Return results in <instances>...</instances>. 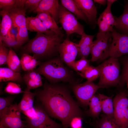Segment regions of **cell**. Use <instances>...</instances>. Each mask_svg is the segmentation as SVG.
<instances>
[{"label": "cell", "instance_id": "e575fe53", "mask_svg": "<svg viewBox=\"0 0 128 128\" xmlns=\"http://www.w3.org/2000/svg\"><path fill=\"white\" fill-rule=\"evenodd\" d=\"M128 81V57L124 61L119 84L123 86Z\"/></svg>", "mask_w": 128, "mask_h": 128}, {"label": "cell", "instance_id": "60d3db41", "mask_svg": "<svg viewBox=\"0 0 128 128\" xmlns=\"http://www.w3.org/2000/svg\"><path fill=\"white\" fill-rule=\"evenodd\" d=\"M40 75L34 69L27 72L24 76L36 82H42V78Z\"/></svg>", "mask_w": 128, "mask_h": 128}, {"label": "cell", "instance_id": "f6af8a7d", "mask_svg": "<svg viewBox=\"0 0 128 128\" xmlns=\"http://www.w3.org/2000/svg\"><path fill=\"white\" fill-rule=\"evenodd\" d=\"M126 83H127V87L128 88V81Z\"/></svg>", "mask_w": 128, "mask_h": 128}, {"label": "cell", "instance_id": "d590c367", "mask_svg": "<svg viewBox=\"0 0 128 128\" xmlns=\"http://www.w3.org/2000/svg\"><path fill=\"white\" fill-rule=\"evenodd\" d=\"M97 24L99 27L98 32H112L114 30L113 27L109 25L100 16L97 21Z\"/></svg>", "mask_w": 128, "mask_h": 128}, {"label": "cell", "instance_id": "52a82bcc", "mask_svg": "<svg viewBox=\"0 0 128 128\" xmlns=\"http://www.w3.org/2000/svg\"><path fill=\"white\" fill-rule=\"evenodd\" d=\"M112 37L111 32H98L96 39L93 41L91 51V60L94 62L104 60L109 57L110 41Z\"/></svg>", "mask_w": 128, "mask_h": 128}, {"label": "cell", "instance_id": "484cf974", "mask_svg": "<svg viewBox=\"0 0 128 128\" xmlns=\"http://www.w3.org/2000/svg\"><path fill=\"white\" fill-rule=\"evenodd\" d=\"M88 105L89 109L87 113L92 117L97 118L102 111L100 100L98 95L95 94L90 101Z\"/></svg>", "mask_w": 128, "mask_h": 128}, {"label": "cell", "instance_id": "f1b7e54d", "mask_svg": "<svg viewBox=\"0 0 128 128\" xmlns=\"http://www.w3.org/2000/svg\"><path fill=\"white\" fill-rule=\"evenodd\" d=\"M116 0H107V6L100 16L109 25L113 27L115 24V17L113 15L111 10L112 4L117 1Z\"/></svg>", "mask_w": 128, "mask_h": 128}, {"label": "cell", "instance_id": "d6a6232c", "mask_svg": "<svg viewBox=\"0 0 128 128\" xmlns=\"http://www.w3.org/2000/svg\"><path fill=\"white\" fill-rule=\"evenodd\" d=\"M4 91L5 93L11 95H15L21 93H23L20 86L14 82H9L4 88Z\"/></svg>", "mask_w": 128, "mask_h": 128}, {"label": "cell", "instance_id": "7402d4cb", "mask_svg": "<svg viewBox=\"0 0 128 128\" xmlns=\"http://www.w3.org/2000/svg\"><path fill=\"white\" fill-rule=\"evenodd\" d=\"M101 103L102 111L106 115L114 118L113 99L111 97L98 93Z\"/></svg>", "mask_w": 128, "mask_h": 128}, {"label": "cell", "instance_id": "1f68e13d", "mask_svg": "<svg viewBox=\"0 0 128 128\" xmlns=\"http://www.w3.org/2000/svg\"><path fill=\"white\" fill-rule=\"evenodd\" d=\"M16 95H11L6 97H0V117L12 104L16 97Z\"/></svg>", "mask_w": 128, "mask_h": 128}, {"label": "cell", "instance_id": "ac0fdd59", "mask_svg": "<svg viewBox=\"0 0 128 128\" xmlns=\"http://www.w3.org/2000/svg\"><path fill=\"white\" fill-rule=\"evenodd\" d=\"M26 27L31 32L43 33L46 34L55 33L47 28L42 21L37 17H28L26 18Z\"/></svg>", "mask_w": 128, "mask_h": 128}, {"label": "cell", "instance_id": "ba28073f", "mask_svg": "<svg viewBox=\"0 0 128 128\" xmlns=\"http://www.w3.org/2000/svg\"><path fill=\"white\" fill-rule=\"evenodd\" d=\"M113 102L114 118L123 128H128V98L126 92L118 93Z\"/></svg>", "mask_w": 128, "mask_h": 128}, {"label": "cell", "instance_id": "44dd1931", "mask_svg": "<svg viewBox=\"0 0 128 128\" xmlns=\"http://www.w3.org/2000/svg\"><path fill=\"white\" fill-rule=\"evenodd\" d=\"M61 5L74 15L78 19L82 20L88 23L87 19L74 0H61Z\"/></svg>", "mask_w": 128, "mask_h": 128}, {"label": "cell", "instance_id": "5bb4252c", "mask_svg": "<svg viewBox=\"0 0 128 128\" xmlns=\"http://www.w3.org/2000/svg\"><path fill=\"white\" fill-rule=\"evenodd\" d=\"M59 4L57 0H41L34 12H44L52 17L57 23L59 22Z\"/></svg>", "mask_w": 128, "mask_h": 128}, {"label": "cell", "instance_id": "3957f363", "mask_svg": "<svg viewBox=\"0 0 128 128\" xmlns=\"http://www.w3.org/2000/svg\"><path fill=\"white\" fill-rule=\"evenodd\" d=\"M63 63L60 58H54L41 63L35 70L52 82H71L73 81L72 73Z\"/></svg>", "mask_w": 128, "mask_h": 128}, {"label": "cell", "instance_id": "7c38bea8", "mask_svg": "<svg viewBox=\"0 0 128 128\" xmlns=\"http://www.w3.org/2000/svg\"><path fill=\"white\" fill-rule=\"evenodd\" d=\"M58 52L62 62L73 69L75 59L78 54L77 44L71 41L67 37L60 44Z\"/></svg>", "mask_w": 128, "mask_h": 128}, {"label": "cell", "instance_id": "8992f818", "mask_svg": "<svg viewBox=\"0 0 128 128\" xmlns=\"http://www.w3.org/2000/svg\"><path fill=\"white\" fill-rule=\"evenodd\" d=\"M59 22L65 31L67 38L74 33L81 36L84 32L83 26L75 16L61 4L59 5Z\"/></svg>", "mask_w": 128, "mask_h": 128}, {"label": "cell", "instance_id": "7bdbcfd3", "mask_svg": "<svg viewBox=\"0 0 128 128\" xmlns=\"http://www.w3.org/2000/svg\"><path fill=\"white\" fill-rule=\"evenodd\" d=\"M22 113L26 117V118L31 119L36 114V110L35 107L33 106L23 111Z\"/></svg>", "mask_w": 128, "mask_h": 128}, {"label": "cell", "instance_id": "4dcf8cb0", "mask_svg": "<svg viewBox=\"0 0 128 128\" xmlns=\"http://www.w3.org/2000/svg\"><path fill=\"white\" fill-rule=\"evenodd\" d=\"M0 40L2 41L3 44L6 47L17 49L20 46L16 37L11 33L5 36H0Z\"/></svg>", "mask_w": 128, "mask_h": 128}, {"label": "cell", "instance_id": "8fae6325", "mask_svg": "<svg viewBox=\"0 0 128 128\" xmlns=\"http://www.w3.org/2000/svg\"><path fill=\"white\" fill-rule=\"evenodd\" d=\"M101 88L93 82L87 81L82 83L74 85L72 89L80 103L87 106L88 105L90 100L97 90Z\"/></svg>", "mask_w": 128, "mask_h": 128}, {"label": "cell", "instance_id": "8d00e7d4", "mask_svg": "<svg viewBox=\"0 0 128 128\" xmlns=\"http://www.w3.org/2000/svg\"><path fill=\"white\" fill-rule=\"evenodd\" d=\"M18 0H0V8L8 11L17 7Z\"/></svg>", "mask_w": 128, "mask_h": 128}, {"label": "cell", "instance_id": "83f0119b", "mask_svg": "<svg viewBox=\"0 0 128 128\" xmlns=\"http://www.w3.org/2000/svg\"><path fill=\"white\" fill-rule=\"evenodd\" d=\"M7 64L9 68L14 71L20 73L21 68L20 60L11 48L9 50Z\"/></svg>", "mask_w": 128, "mask_h": 128}, {"label": "cell", "instance_id": "2e32d148", "mask_svg": "<svg viewBox=\"0 0 128 128\" xmlns=\"http://www.w3.org/2000/svg\"><path fill=\"white\" fill-rule=\"evenodd\" d=\"M77 46L78 49V55L81 58H87L90 53L93 44L94 35H88L84 32Z\"/></svg>", "mask_w": 128, "mask_h": 128}, {"label": "cell", "instance_id": "f546056e", "mask_svg": "<svg viewBox=\"0 0 128 128\" xmlns=\"http://www.w3.org/2000/svg\"><path fill=\"white\" fill-rule=\"evenodd\" d=\"M82 77L87 79L89 82H93L96 80L100 76L99 69L98 67L90 65L83 71L79 73Z\"/></svg>", "mask_w": 128, "mask_h": 128}, {"label": "cell", "instance_id": "cb8c5ba5", "mask_svg": "<svg viewBox=\"0 0 128 128\" xmlns=\"http://www.w3.org/2000/svg\"><path fill=\"white\" fill-rule=\"evenodd\" d=\"M2 19L0 24V36H5L10 34L13 23L11 18L6 10H2L0 11Z\"/></svg>", "mask_w": 128, "mask_h": 128}, {"label": "cell", "instance_id": "d6986e66", "mask_svg": "<svg viewBox=\"0 0 128 128\" xmlns=\"http://www.w3.org/2000/svg\"><path fill=\"white\" fill-rule=\"evenodd\" d=\"M125 3L122 15L118 17H114V27L120 33L128 35V1H125Z\"/></svg>", "mask_w": 128, "mask_h": 128}, {"label": "cell", "instance_id": "ffe728a7", "mask_svg": "<svg viewBox=\"0 0 128 128\" xmlns=\"http://www.w3.org/2000/svg\"><path fill=\"white\" fill-rule=\"evenodd\" d=\"M23 81V77L20 73L14 71L9 68L0 67V82L11 81L20 83Z\"/></svg>", "mask_w": 128, "mask_h": 128}, {"label": "cell", "instance_id": "4316f807", "mask_svg": "<svg viewBox=\"0 0 128 128\" xmlns=\"http://www.w3.org/2000/svg\"><path fill=\"white\" fill-rule=\"evenodd\" d=\"M96 125L98 128H123L114 118L105 114L101 116Z\"/></svg>", "mask_w": 128, "mask_h": 128}, {"label": "cell", "instance_id": "ee69618b", "mask_svg": "<svg viewBox=\"0 0 128 128\" xmlns=\"http://www.w3.org/2000/svg\"><path fill=\"white\" fill-rule=\"evenodd\" d=\"M94 2L102 5H105L107 3V0H94Z\"/></svg>", "mask_w": 128, "mask_h": 128}, {"label": "cell", "instance_id": "ab89813d", "mask_svg": "<svg viewBox=\"0 0 128 128\" xmlns=\"http://www.w3.org/2000/svg\"><path fill=\"white\" fill-rule=\"evenodd\" d=\"M23 78L26 85V88L28 90H30L36 88L42 85V82H36L24 75Z\"/></svg>", "mask_w": 128, "mask_h": 128}, {"label": "cell", "instance_id": "9c48e42d", "mask_svg": "<svg viewBox=\"0 0 128 128\" xmlns=\"http://www.w3.org/2000/svg\"><path fill=\"white\" fill-rule=\"evenodd\" d=\"M35 115L31 119L26 118L27 128H60L59 124L52 119L41 105L35 106Z\"/></svg>", "mask_w": 128, "mask_h": 128}, {"label": "cell", "instance_id": "836d02e7", "mask_svg": "<svg viewBox=\"0 0 128 128\" xmlns=\"http://www.w3.org/2000/svg\"><path fill=\"white\" fill-rule=\"evenodd\" d=\"M90 61L84 57H82L79 60L75 61L73 66V69L81 72L89 66Z\"/></svg>", "mask_w": 128, "mask_h": 128}, {"label": "cell", "instance_id": "7a4b0ae2", "mask_svg": "<svg viewBox=\"0 0 128 128\" xmlns=\"http://www.w3.org/2000/svg\"><path fill=\"white\" fill-rule=\"evenodd\" d=\"M63 36L55 33H37L23 48L24 53H32L37 60L51 56L58 52Z\"/></svg>", "mask_w": 128, "mask_h": 128}, {"label": "cell", "instance_id": "f35d334b", "mask_svg": "<svg viewBox=\"0 0 128 128\" xmlns=\"http://www.w3.org/2000/svg\"><path fill=\"white\" fill-rule=\"evenodd\" d=\"M41 0H26L24 8L29 12H33L38 7Z\"/></svg>", "mask_w": 128, "mask_h": 128}, {"label": "cell", "instance_id": "b9f144b4", "mask_svg": "<svg viewBox=\"0 0 128 128\" xmlns=\"http://www.w3.org/2000/svg\"><path fill=\"white\" fill-rule=\"evenodd\" d=\"M82 125V121L81 117L75 116L71 119L70 126L72 128H81Z\"/></svg>", "mask_w": 128, "mask_h": 128}, {"label": "cell", "instance_id": "6da1fadb", "mask_svg": "<svg viewBox=\"0 0 128 128\" xmlns=\"http://www.w3.org/2000/svg\"><path fill=\"white\" fill-rule=\"evenodd\" d=\"M35 93L38 100L49 115L59 120L64 128L70 126L73 118L82 116L78 105L65 87L47 83L44 85L43 89Z\"/></svg>", "mask_w": 128, "mask_h": 128}, {"label": "cell", "instance_id": "bcb514c9", "mask_svg": "<svg viewBox=\"0 0 128 128\" xmlns=\"http://www.w3.org/2000/svg\"><path fill=\"white\" fill-rule=\"evenodd\" d=\"M94 128H98L96 126H95V127Z\"/></svg>", "mask_w": 128, "mask_h": 128}, {"label": "cell", "instance_id": "603a6c76", "mask_svg": "<svg viewBox=\"0 0 128 128\" xmlns=\"http://www.w3.org/2000/svg\"><path fill=\"white\" fill-rule=\"evenodd\" d=\"M36 93H32L27 88L24 91L21 100L18 104L21 113L33 106Z\"/></svg>", "mask_w": 128, "mask_h": 128}, {"label": "cell", "instance_id": "4fadbf2b", "mask_svg": "<svg viewBox=\"0 0 128 128\" xmlns=\"http://www.w3.org/2000/svg\"><path fill=\"white\" fill-rule=\"evenodd\" d=\"M87 18L88 23L92 28L97 24V10L94 2L92 0H74Z\"/></svg>", "mask_w": 128, "mask_h": 128}, {"label": "cell", "instance_id": "9a60e30c", "mask_svg": "<svg viewBox=\"0 0 128 128\" xmlns=\"http://www.w3.org/2000/svg\"><path fill=\"white\" fill-rule=\"evenodd\" d=\"M0 126L6 128H24L26 126L21 117L6 111L0 117Z\"/></svg>", "mask_w": 128, "mask_h": 128}, {"label": "cell", "instance_id": "d4e9b609", "mask_svg": "<svg viewBox=\"0 0 128 128\" xmlns=\"http://www.w3.org/2000/svg\"><path fill=\"white\" fill-rule=\"evenodd\" d=\"M20 60L22 69L27 72L34 69L41 64L34 56L26 53L23 54Z\"/></svg>", "mask_w": 128, "mask_h": 128}, {"label": "cell", "instance_id": "277c9868", "mask_svg": "<svg viewBox=\"0 0 128 128\" xmlns=\"http://www.w3.org/2000/svg\"><path fill=\"white\" fill-rule=\"evenodd\" d=\"M97 67L100 71L99 86L104 88L119 84L120 66L117 58L110 57Z\"/></svg>", "mask_w": 128, "mask_h": 128}, {"label": "cell", "instance_id": "5b68a950", "mask_svg": "<svg viewBox=\"0 0 128 128\" xmlns=\"http://www.w3.org/2000/svg\"><path fill=\"white\" fill-rule=\"evenodd\" d=\"M7 11L12 19L13 26L17 29L16 37L20 46L29 39L26 24V11L24 8L15 7Z\"/></svg>", "mask_w": 128, "mask_h": 128}, {"label": "cell", "instance_id": "74e56055", "mask_svg": "<svg viewBox=\"0 0 128 128\" xmlns=\"http://www.w3.org/2000/svg\"><path fill=\"white\" fill-rule=\"evenodd\" d=\"M9 50L3 44L0 42V65L7 64V61Z\"/></svg>", "mask_w": 128, "mask_h": 128}, {"label": "cell", "instance_id": "30bf717a", "mask_svg": "<svg viewBox=\"0 0 128 128\" xmlns=\"http://www.w3.org/2000/svg\"><path fill=\"white\" fill-rule=\"evenodd\" d=\"M109 50V57L117 58L128 54V35L114 30Z\"/></svg>", "mask_w": 128, "mask_h": 128}, {"label": "cell", "instance_id": "e0dca14e", "mask_svg": "<svg viewBox=\"0 0 128 128\" xmlns=\"http://www.w3.org/2000/svg\"><path fill=\"white\" fill-rule=\"evenodd\" d=\"M36 16L42 22L44 26L48 29L55 34L63 36L62 27H60L54 18L47 13L39 12L37 13Z\"/></svg>", "mask_w": 128, "mask_h": 128}]
</instances>
